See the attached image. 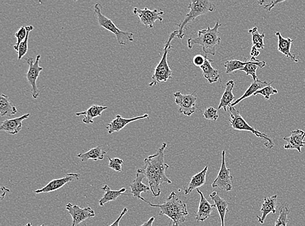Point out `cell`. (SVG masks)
<instances>
[{
    "label": "cell",
    "mask_w": 305,
    "mask_h": 226,
    "mask_svg": "<svg viewBox=\"0 0 305 226\" xmlns=\"http://www.w3.org/2000/svg\"><path fill=\"white\" fill-rule=\"evenodd\" d=\"M108 158L110 161L109 168L117 172L122 171V165L124 162L122 159H119V158H114V159H111L109 157Z\"/></svg>",
    "instance_id": "37"
},
{
    "label": "cell",
    "mask_w": 305,
    "mask_h": 226,
    "mask_svg": "<svg viewBox=\"0 0 305 226\" xmlns=\"http://www.w3.org/2000/svg\"><path fill=\"white\" fill-rule=\"evenodd\" d=\"M248 61H241L240 60H236V59H233V60L226 61L224 64V67L226 68V73L230 74L239 71V70H242L244 69L245 65L247 64Z\"/></svg>",
    "instance_id": "33"
},
{
    "label": "cell",
    "mask_w": 305,
    "mask_h": 226,
    "mask_svg": "<svg viewBox=\"0 0 305 226\" xmlns=\"http://www.w3.org/2000/svg\"><path fill=\"white\" fill-rule=\"evenodd\" d=\"M277 93V90H276L275 88L272 87L271 85H269L256 92L254 95L256 96L258 95V94H261V95L264 96L265 99L269 100L270 99V96H271L272 94Z\"/></svg>",
    "instance_id": "36"
},
{
    "label": "cell",
    "mask_w": 305,
    "mask_h": 226,
    "mask_svg": "<svg viewBox=\"0 0 305 226\" xmlns=\"http://www.w3.org/2000/svg\"><path fill=\"white\" fill-rule=\"evenodd\" d=\"M148 204L151 207H158L160 209V215L167 216L177 226L185 223V217L189 215L187 205L179 199L178 195L174 192H171L162 204H152L149 201Z\"/></svg>",
    "instance_id": "3"
},
{
    "label": "cell",
    "mask_w": 305,
    "mask_h": 226,
    "mask_svg": "<svg viewBox=\"0 0 305 226\" xmlns=\"http://www.w3.org/2000/svg\"><path fill=\"white\" fill-rule=\"evenodd\" d=\"M175 103L180 106L179 113L187 116H191L194 114L196 110V102L197 96L195 91L192 94H184L180 92L174 93Z\"/></svg>",
    "instance_id": "10"
},
{
    "label": "cell",
    "mask_w": 305,
    "mask_h": 226,
    "mask_svg": "<svg viewBox=\"0 0 305 226\" xmlns=\"http://www.w3.org/2000/svg\"><path fill=\"white\" fill-rule=\"evenodd\" d=\"M15 38L17 39V42L14 45V49L18 52L20 45L25 40L27 36V30L26 27L22 26L15 33Z\"/></svg>",
    "instance_id": "35"
},
{
    "label": "cell",
    "mask_w": 305,
    "mask_h": 226,
    "mask_svg": "<svg viewBox=\"0 0 305 226\" xmlns=\"http://www.w3.org/2000/svg\"><path fill=\"white\" fill-rule=\"evenodd\" d=\"M80 174H69L66 175L63 178L57 179L51 181L46 186L43 187L42 188L35 190L36 194H41V193H49L53 192L65 185L69 182H73L74 181L79 180Z\"/></svg>",
    "instance_id": "13"
},
{
    "label": "cell",
    "mask_w": 305,
    "mask_h": 226,
    "mask_svg": "<svg viewBox=\"0 0 305 226\" xmlns=\"http://www.w3.org/2000/svg\"><path fill=\"white\" fill-rule=\"evenodd\" d=\"M168 144L163 143L162 147L158 149L157 153L150 155L144 160L145 165L143 168L138 169L137 172L141 173L147 178L149 187L154 196L159 197L161 194V184H171L172 181L167 177L166 170L170 168L168 164L165 163L164 151Z\"/></svg>",
    "instance_id": "1"
},
{
    "label": "cell",
    "mask_w": 305,
    "mask_h": 226,
    "mask_svg": "<svg viewBox=\"0 0 305 226\" xmlns=\"http://www.w3.org/2000/svg\"><path fill=\"white\" fill-rule=\"evenodd\" d=\"M172 226H177L176 225H174V224H173Z\"/></svg>",
    "instance_id": "45"
},
{
    "label": "cell",
    "mask_w": 305,
    "mask_h": 226,
    "mask_svg": "<svg viewBox=\"0 0 305 226\" xmlns=\"http://www.w3.org/2000/svg\"><path fill=\"white\" fill-rule=\"evenodd\" d=\"M94 12L97 18L98 25L114 34L119 45L126 46L130 42H133V33L125 32L117 28L112 20L106 17L102 14V6L100 3H98L94 5Z\"/></svg>",
    "instance_id": "6"
},
{
    "label": "cell",
    "mask_w": 305,
    "mask_h": 226,
    "mask_svg": "<svg viewBox=\"0 0 305 226\" xmlns=\"http://www.w3.org/2000/svg\"><path fill=\"white\" fill-rule=\"evenodd\" d=\"M220 26L221 24L217 22L214 28H211L208 26L207 29L199 31L197 38H189L187 40L188 48L191 49L195 45H199L203 47L206 57H208V54L215 55L216 50L219 47L221 41L219 33Z\"/></svg>",
    "instance_id": "2"
},
{
    "label": "cell",
    "mask_w": 305,
    "mask_h": 226,
    "mask_svg": "<svg viewBox=\"0 0 305 226\" xmlns=\"http://www.w3.org/2000/svg\"><path fill=\"white\" fill-rule=\"evenodd\" d=\"M127 212L128 208L124 209L122 213H121L118 219H117L116 221H115L114 223H113L112 225H110V226H119V225H120V222L121 221V219H122V218L124 217V216L125 215V214H127Z\"/></svg>",
    "instance_id": "40"
},
{
    "label": "cell",
    "mask_w": 305,
    "mask_h": 226,
    "mask_svg": "<svg viewBox=\"0 0 305 226\" xmlns=\"http://www.w3.org/2000/svg\"><path fill=\"white\" fill-rule=\"evenodd\" d=\"M41 55H38L36 57V61H34V59L32 57H30L27 59V62L29 65V69L28 73L26 74L27 80L30 84L32 87V91L33 98L37 99L39 97L41 91V89L37 88V79L40 75L41 72L43 71V68L39 66V62H40Z\"/></svg>",
    "instance_id": "8"
},
{
    "label": "cell",
    "mask_w": 305,
    "mask_h": 226,
    "mask_svg": "<svg viewBox=\"0 0 305 226\" xmlns=\"http://www.w3.org/2000/svg\"><path fill=\"white\" fill-rule=\"evenodd\" d=\"M208 170V166H206L201 172L195 174L192 177L190 182H189L187 186H185L183 188L184 194L189 195L192 192L194 189L199 188L205 184L206 178H207V174Z\"/></svg>",
    "instance_id": "22"
},
{
    "label": "cell",
    "mask_w": 305,
    "mask_h": 226,
    "mask_svg": "<svg viewBox=\"0 0 305 226\" xmlns=\"http://www.w3.org/2000/svg\"><path fill=\"white\" fill-rule=\"evenodd\" d=\"M260 53H261V52H259V49H257L256 47L253 46L251 50V57H255H255L259 56Z\"/></svg>",
    "instance_id": "42"
},
{
    "label": "cell",
    "mask_w": 305,
    "mask_h": 226,
    "mask_svg": "<svg viewBox=\"0 0 305 226\" xmlns=\"http://www.w3.org/2000/svg\"><path fill=\"white\" fill-rule=\"evenodd\" d=\"M102 190L105 191L106 193L99 201V205L101 207L104 206L106 203L110 202V201L116 200L119 196L125 193L127 188H123L119 190H111L110 186L106 184L104 187H102Z\"/></svg>",
    "instance_id": "28"
},
{
    "label": "cell",
    "mask_w": 305,
    "mask_h": 226,
    "mask_svg": "<svg viewBox=\"0 0 305 226\" xmlns=\"http://www.w3.org/2000/svg\"><path fill=\"white\" fill-rule=\"evenodd\" d=\"M32 226V224L28 223V224H27V225L26 226Z\"/></svg>",
    "instance_id": "44"
},
{
    "label": "cell",
    "mask_w": 305,
    "mask_h": 226,
    "mask_svg": "<svg viewBox=\"0 0 305 226\" xmlns=\"http://www.w3.org/2000/svg\"><path fill=\"white\" fill-rule=\"evenodd\" d=\"M234 86L235 82L234 80H229L226 84L225 90H224V93L222 94L218 110L223 108L224 112H226L227 109L229 108L231 106V104L234 102L233 101L236 100L232 92Z\"/></svg>",
    "instance_id": "21"
},
{
    "label": "cell",
    "mask_w": 305,
    "mask_h": 226,
    "mask_svg": "<svg viewBox=\"0 0 305 226\" xmlns=\"http://www.w3.org/2000/svg\"><path fill=\"white\" fill-rule=\"evenodd\" d=\"M178 35V31L175 30L170 35L169 40L165 45L164 48V54L157 67H156L154 73L152 77V81L149 84V86L156 85L160 82H167L169 79H173V71L169 66L168 62V55L171 49L173 48L171 43L175 38H177Z\"/></svg>",
    "instance_id": "5"
},
{
    "label": "cell",
    "mask_w": 305,
    "mask_h": 226,
    "mask_svg": "<svg viewBox=\"0 0 305 226\" xmlns=\"http://www.w3.org/2000/svg\"><path fill=\"white\" fill-rule=\"evenodd\" d=\"M106 152L103 151L100 146H97L89 150V151L84 153L78 154L77 157L81 159L82 162H87L88 160H92L93 161H97L98 160H103Z\"/></svg>",
    "instance_id": "30"
},
{
    "label": "cell",
    "mask_w": 305,
    "mask_h": 226,
    "mask_svg": "<svg viewBox=\"0 0 305 226\" xmlns=\"http://www.w3.org/2000/svg\"><path fill=\"white\" fill-rule=\"evenodd\" d=\"M249 34L252 36L253 46L256 47L257 49H264L265 45L263 43L265 34H260L258 32L257 27L249 30Z\"/></svg>",
    "instance_id": "31"
},
{
    "label": "cell",
    "mask_w": 305,
    "mask_h": 226,
    "mask_svg": "<svg viewBox=\"0 0 305 226\" xmlns=\"http://www.w3.org/2000/svg\"><path fill=\"white\" fill-rule=\"evenodd\" d=\"M210 198L214 201L216 208H217L219 213L220 221H221V226H224V218H225L226 213L228 212V201L220 198L217 192H213L210 195Z\"/></svg>",
    "instance_id": "25"
},
{
    "label": "cell",
    "mask_w": 305,
    "mask_h": 226,
    "mask_svg": "<svg viewBox=\"0 0 305 226\" xmlns=\"http://www.w3.org/2000/svg\"><path fill=\"white\" fill-rule=\"evenodd\" d=\"M305 132L301 129H296L291 132L290 136L284 137V140L287 141V144L284 145L285 149H296L298 152H302V147H304V139Z\"/></svg>",
    "instance_id": "15"
},
{
    "label": "cell",
    "mask_w": 305,
    "mask_h": 226,
    "mask_svg": "<svg viewBox=\"0 0 305 226\" xmlns=\"http://www.w3.org/2000/svg\"><path fill=\"white\" fill-rule=\"evenodd\" d=\"M212 62H214V61L205 57V64L201 67L204 77L210 84L215 83L220 79L219 71L212 66Z\"/></svg>",
    "instance_id": "26"
},
{
    "label": "cell",
    "mask_w": 305,
    "mask_h": 226,
    "mask_svg": "<svg viewBox=\"0 0 305 226\" xmlns=\"http://www.w3.org/2000/svg\"><path fill=\"white\" fill-rule=\"evenodd\" d=\"M66 209L73 218L72 226H78L86 219L95 217V213L90 207L81 208L78 205L69 203L66 205Z\"/></svg>",
    "instance_id": "12"
},
{
    "label": "cell",
    "mask_w": 305,
    "mask_h": 226,
    "mask_svg": "<svg viewBox=\"0 0 305 226\" xmlns=\"http://www.w3.org/2000/svg\"><path fill=\"white\" fill-rule=\"evenodd\" d=\"M304 145H305V141H304Z\"/></svg>",
    "instance_id": "47"
},
{
    "label": "cell",
    "mask_w": 305,
    "mask_h": 226,
    "mask_svg": "<svg viewBox=\"0 0 305 226\" xmlns=\"http://www.w3.org/2000/svg\"><path fill=\"white\" fill-rule=\"evenodd\" d=\"M272 83H273V82L268 83V82L261 81V80H258L257 81L253 82V83L251 84V86H249L248 89L246 90V91L245 92L244 94H243L241 97L237 98V99L233 102L231 104V106L234 107L236 104L242 101L243 100L246 99V98L250 97L251 96L254 95L256 92L263 89V88L266 87L267 86L271 85Z\"/></svg>",
    "instance_id": "24"
},
{
    "label": "cell",
    "mask_w": 305,
    "mask_h": 226,
    "mask_svg": "<svg viewBox=\"0 0 305 226\" xmlns=\"http://www.w3.org/2000/svg\"><path fill=\"white\" fill-rule=\"evenodd\" d=\"M203 115L205 118L208 120L217 121L218 118H219L218 110H216L213 107H209V108L206 109Z\"/></svg>",
    "instance_id": "38"
},
{
    "label": "cell",
    "mask_w": 305,
    "mask_h": 226,
    "mask_svg": "<svg viewBox=\"0 0 305 226\" xmlns=\"http://www.w3.org/2000/svg\"><path fill=\"white\" fill-rule=\"evenodd\" d=\"M229 112L230 114V119L229 120L230 126H231L234 130L249 131V132L254 134L257 137H261V138L264 139V140H265L264 145L267 149H272V148L274 147L273 140H272L269 137L267 136L265 134L257 131L256 129L253 128L251 125H249L248 123H247L246 120L243 118L240 112L237 110L234 107L230 106L229 108Z\"/></svg>",
    "instance_id": "7"
},
{
    "label": "cell",
    "mask_w": 305,
    "mask_h": 226,
    "mask_svg": "<svg viewBox=\"0 0 305 226\" xmlns=\"http://www.w3.org/2000/svg\"><path fill=\"white\" fill-rule=\"evenodd\" d=\"M225 150L222 152V162L219 174L212 183V188H219L221 190L230 192L233 185V177L230 175L231 170L226 168L225 162Z\"/></svg>",
    "instance_id": "9"
},
{
    "label": "cell",
    "mask_w": 305,
    "mask_h": 226,
    "mask_svg": "<svg viewBox=\"0 0 305 226\" xmlns=\"http://www.w3.org/2000/svg\"><path fill=\"white\" fill-rule=\"evenodd\" d=\"M284 2V1H272L271 3L269 4V5H266L264 6L265 9H267L268 11H271V10L273 9L274 7L278 3H281Z\"/></svg>",
    "instance_id": "41"
},
{
    "label": "cell",
    "mask_w": 305,
    "mask_h": 226,
    "mask_svg": "<svg viewBox=\"0 0 305 226\" xmlns=\"http://www.w3.org/2000/svg\"><path fill=\"white\" fill-rule=\"evenodd\" d=\"M265 65L266 63L264 61L257 60L255 57H251V60L247 62V64L241 71L245 72L247 76H251L254 81H257L259 80L257 75V69L259 68L262 69Z\"/></svg>",
    "instance_id": "27"
},
{
    "label": "cell",
    "mask_w": 305,
    "mask_h": 226,
    "mask_svg": "<svg viewBox=\"0 0 305 226\" xmlns=\"http://www.w3.org/2000/svg\"><path fill=\"white\" fill-rule=\"evenodd\" d=\"M85 226H87V225H86H86H85Z\"/></svg>",
    "instance_id": "48"
},
{
    "label": "cell",
    "mask_w": 305,
    "mask_h": 226,
    "mask_svg": "<svg viewBox=\"0 0 305 226\" xmlns=\"http://www.w3.org/2000/svg\"><path fill=\"white\" fill-rule=\"evenodd\" d=\"M154 220H155V217H152L150 218V219L148 220V221L145 222V223H143V225L141 226H137V224H135V226H152Z\"/></svg>",
    "instance_id": "43"
},
{
    "label": "cell",
    "mask_w": 305,
    "mask_h": 226,
    "mask_svg": "<svg viewBox=\"0 0 305 226\" xmlns=\"http://www.w3.org/2000/svg\"><path fill=\"white\" fill-rule=\"evenodd\" d=\"M145 178V175L137 172L135 179L130 184V187H131V195L134 198L139 199V200L148 203V201L141 196V193L147 192L150 189L149 186L145 185V184L143 183V180Z\"/></svg>",
    "instance_id": "18"
},
{
    "label": "cell",
    "mask_w": 305,
    "mask_h": 226,
    "mask_svg": "<svg viewBox=\"0 0 305 226\" xmlns=\"http://www.w3.org/2000/svg\"><path fill=\"white\" fill-rule=\"evenodd\" d=\"M188 8L190 11L180 22V23L178 24L179 29L177 38L180 40H182L184 36L183 30L189 22L193 21L199 16L204 15L210 12H213L214 10H216V5L213 2L208 1V0H199V1L190 0Z\"/></svg>",
    "instance_id": "4"
},
{
    "label": "cell",
    "mask_w": 305,
    "mask_h": 226,
    "mask_svg": "<svg viewBox=\"0 0 305 226\" xmlns=\"http://www.w3.org/2000/svg\"><path fill=\"white\" fill-rule=\"evenodd\" d=\"M290 209L288 203H284L280 209L279 216L275 221V226H287L289 223V219L288 217Z\"/></svg>",
    "instance_id": "32"
},
{
    "label": "cell",
    "mask_w": 305,
    "mask_h": 226,
    "mask_svg": "<svg viewBox=\"0 0 305 226\" xmlns=\"http://www.w3.org/2000/svg\"><path fill=\"white\" fill-rule=\"evenodd\" d=\"M30 116V114H27L18 118L4 121L0 127V130L5 131L11 135H16L22 130V122L27 120Z\"/></svg>",
    "instance_id": "17"
},
{
    "label": "cell",
    "mask_w": 305,
    "mask_h": 226,
    "mask_svg": "<svg viewBox=\"0 0 305 226\" xmlns=\"http://www.w3.org/2000/svg\"><path fill=\"white\" fill-rule=\"evenodd\" d=\"M108 106H103L94 104L88 108L85 112L76 113L77 116H84L83 123L87 125L94 123V119L99 116H102V112L108 109Z\"/></svg>",
    "instance_id": "23"
},
{
    "label": "cell",
    "mask_w": 305,
    "mask_h": 226,
    "mask_svg": "<svg viewBox=\"0 0 305 226\" xmlns=\"http://www.w3.org/2000/svg\"><path fill=\"white\" fill-rule=\"evenodd\" d=\"M39 226H44V225H42Z\"/></svg>",
    "instance_id": "46"
},
{
    "label": "cell",
    "mask_w": 305,
    "mask_h": 226,
    "mask_svg": "<svg viewBox=\"0 0 305 226\" xmlns=\"http://www.w3.org/2000/svg\"><path fill=\"white\" fill-rule=\"evenodd\" d=\"M18 112L17 108L10 102L9 96L1 94L0 96V114L1 116H11Z\"/></svg>",
    "instance_id": "29"
},
{
    "label": "cell",
    "mask_w": 305,
    "mask_h": 226,
    "mask_svg": "<svg viewBox=\"0 0 305 226\" xmlns=\"http://www.w3.org/2000/svg\"><path fill=\"white\" fill-rule=\"evenodd\" d=\"M275 35L278 38V50L281 52L284 56L290 57L295 62H299L298 59L296 58L291 52V46L294 40H292L291 38H284L279 32H276Z\"/></svg>",
    "instance_id": "20"
},
{
    "label": "cell",
    "mask_w": 305,
    "mask_h": 226,
    "mask_svg": "<svg viewBox=\"0 0 305 226\" xmlns=\"http://www.w3.org/2000/svg\"><path fill=\"white\" fill-rule=\"evenodd\" d=\"M133 12L139 18L141 23L149 28H154L156 20H159V21L162 22L163 21V15H164L165 14L163 11H159L157 9L152 11V10L148 9L147 7H145L143 9L135 7Z\"/></svg>",
    "instance_id": "11"
},
{
    "label": "cell",
    "mask_w": 305,
    "mask_h": 226,
    "mask_svg": "<svg viewBox=\"0 0 305 226\" xmlns=\"http://www.w3.org/2000/svg\"><path fill=\"white\" fill-rule=\"evenodd\" d=\"M149 118L148 114H144L143 116L136 117V118L126 119L123 118L120 115H117L116 118L114 119L111 122L107 124L106 129L108 131V134H112L115 132H119L121 130H123L124 128L129 123H132L133 121H138L140 120H143V119Z\"/></svg>",
    "instance_id": "14"
},
{
    "label": "cell",
    "mask_w": 305,
    "mask_h": 226,
    "mask_svg": "<svg viewBox=\"0 0 305 226\" xmlns=\"http://www.w3.org/2000/svg\"><path fill=\"white\" fill-rule=\"evenodd\" d=\"M197 191L201 197V200H200L199 210L197 213H195V219L198 223H199L205 221L210 217L214 209L216 208V205L210 204L204 196L203 193L199 188L197 189Z\"/></svg>",
    "instance_id": "16"
},
{
    "label": "cell",
    "mask_w": 305,
    "mask_h": 226,
    "mask_svg": "<svg viewBox=\"0 0 305 226\" xmlns=\"http://www.w3.org/2000/svg\"><path fill=\"white\" fill-rule=\"evenodd\" d=\"M27 30V36L25 40L20 45L19 48H18V60H20L26 54L28 51V40L29 36H30V32L34 30V27L33 26H28L26 27Z\"/></svg>",
    "instance_id": "34"
},
{
    "label": "cell",
    "mask_w": 305,
    "mask_h": 226,
    "mask_svg": "<svg viewBox=\"0 0 305 226\" xmlns=\"http://www.w3.org/2000/svg\"><path fill=\"white\" fill-rule=\"evenodd\" d=\"M277 195H274V196L270 197H265L264 200L262 205H261V209L262 215L261 217L257 216L258 221L261 225H263L264 223L265 218L269 215L270 213H272L275 215L277 210H276V207H277Z\"/></svg>",
    "instance_id": "19"
},
{
    "label": "cell",
    "mask_w": 305,
    "mask_h": 226,
    "mask_svg": "<svg viewBox=\"0 0 305 226\" xmlns=\"http://www.w3.org/2000/svg\"><path fill=\"white\" fill-rule=\"evenodd\" d=\"M193 64L196 67L201 68L205 63V57L203 56L202 55H197L193 57Z\"/></svg>",
    "instance_id": "39"
}]
</instances>
